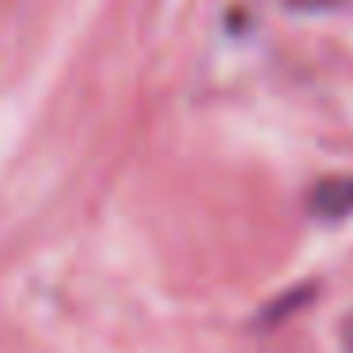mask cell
I'll return each instance as SVG.
<instances>
[{"label": "cell", "mask_w": 353, "mask_h": 353, "mask_svg": "<svg viewBox=\"0 0 353 353\" xmlns=\"http://www.w3.org/2000/svg\"><path fill=\"white\" fill-rule=\"evenodd\" d=\"M342 353H353V312L342 323Z\"/></svg>", "instance_id": "cell-2"}, {"label": "cell", "mask_w": 353, "mask_h": 353, "mask_svg": "<svg viewBox=\"0 0 353 353\" xmlns=\"http://www.w3.org/2000/svg\"><path fill=\"white\" fill-rule=\"evenodd\" d=\"M312 213L319 216H345L353 213V175L327 179L312 190Z\"/></svg>", "instance_id": "cell-1"}]
</instances>
